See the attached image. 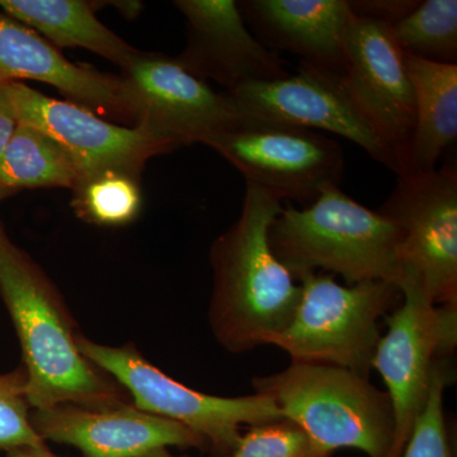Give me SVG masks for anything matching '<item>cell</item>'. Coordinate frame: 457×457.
Masks as SVG:
<instances>
[{
  "label": "cell",
  "instance_id": "1",
  "mask_svg": "<svg viewBox=\"0 0 457 457\" xmlns=\"http://www.w3.org/2000/svg\"><path fill=\"white\" fill-rule=\"evenodd\" d=\"M0 295L16 327L31 409L128 403L125 390L78 348L79 330L45 270L0 222Z\"/></svg>",
  "mask_w": 457,
  "mask_h": 457
},
{
  "label": "cell",
  "instance_id": "2",
  "mask_svg": "<svg viewBox=\"0 0 457 457\" xmlns=\"http://www.w3.org/2000/svg\"><path fill=\"white\" fill-rule=\"evenodd\" d=\"M282 207L269 192L246 185L239 218L210 249L209 323L216 341L231 353L270 345L296 311L300 286L270 245V225Z\"/></svg>",
  "mask_w": 457,
  "mask_h": 457
},
{
  "label": "cell",
  "instance_id": "3",
  "mask_svg": "<svg viewBox=\"0 0 457 457\" xmlns=\"http://www.w3.org/2000/svg\"><path fill=\"white\" fill-rule=\"evenodd\" d=\"M270 245L295 279L321 270L342 276L347 286L399 282L395 224L343 194L339 186L324 189L309 206L282 207L270 225Z\"/></svg>",
  "mask_w": 457,
  "mask_h": 457
},
{
  "label": "cell",
  "instance_id": "4",
  "mask_svg": "<svg viewBox=\"0 0 457 457\" xmlns=\"http://www.w3.org/2000/svg\"><path fill=\"white\" fill-rule=\"evenodd\" d=\"M253 387L275 400L282 417L302 427L330 455L338 449L360 450L369 457L392 453V402L366 376L338 366L293 361L284 371L253 378Z\"/></svg>",
  "mask_w": 457,
  "mask_h": 457
},
{
  "label": "cell",
  "instance_id": "5",
  "mask_svg": "<svg viewBox=\"0 0 457 457\" xmlns=\"http://www.w3.org/2000/svg\"><path fill=\"white\" fill-rule=\"evenodd\" d=\"M300 299L290 324L270 345L294 362L324 363L368 378L381 333L378 320L399 293L384 281L342 286L335 276H300Z\"/></svg>",
  "mask_w": 457,
  "mask_h": 457
},
{
  "label": "cell",
  "instance_id": "6",
  "mask_svg": "<svg viewBox=\"0 0 457 457\" xmlns=\"http://www.w3.org/2000/svg\"><path fill=\"white\" fill-rule=\"evenodd\" d=\"M78 348L134 399V405L187 427L219 456L230 457L240 427L281 420L275 400L264 394L222 398L191 389L150 363L134 343L110 347L78 335Z\"/></svg>",
  "mask_w": 457,
  "mask_h": 457
},
{
  "label": "cell",
  "instance_id": "7",
  "mask_svg": "<svg viewBox=\"0 0 457 457\" xmlns=\"http://www.w3.org/2000/svg\"><path fill=\"white\" fill-rule=\"evenodd\" d=\"M378 212L399 233L400 278L433 303H457V170L455 162L398 177Z\"/></svg>",
  "mask_w": 457,
  "mask_h": 457
},
{
  "label": "cell",
  "instance_id": "8",
  "mask_svg": "<svg viewBox=\"0 0 457 457\" xmlns=\"http://www.w3.org/2000/svg\"><path fill=\"white\" fill-rule=\"evenodd\" d=\"M245 177L246 185L302 207L338 186L341 144L323 132L282 125H239L204 143Z\"/></svg>",
  "mask_w": 457,
  "mask_h": 457
},
{
  "label": "cell",
  "instance_id": "9",
  "mask_svg": "<svg viewBox=\"0 0 457 457\" xmlns=\"http://www.w3.org/2000/svg\"><path fill=\"white\" fill-rule=\"evenodd\" d=\"M134 128L179 149L240 125L225 92L195 77L176 57L137 51L119 75Z\"/></svg>",
  "mask_w": 457,
  "mask_h": 457
},
{
  "label": "cell",
  "instance_id": "10",
  "mask_svg": "<svg viewBox=\"0 0 457 457\" xmlns=\"http://www.w3.org/2000/svg\"><path fill=\"white\" fill-rule=\"evenodd\" d=\"M403 303L386 317L387 330L376 347L372 369L387 387L395 418L394 450L403 451L425 408L432 376L457 345V303L437 306L411 285L398 287Z\"/></svg>",
  "mask_w": 457,
  "mask_h": 457
},
{
  "label": "cell",
  "instance_id": "11",
  "mask_svg": "<svg viewBox=\"0 0 457 457\" xmlns=\"http://www.w3.org/2000/svg\"><path fill=\"white\" fill-rule=\"evenodd\" d=\"M240 125H282L338 135L400 176L398 158L365 121L345 92L342 75L299 62L296 74L225 92Z\"/></svg>",
  "mask_w": 457,
  "mask_h": 457
},
{
  "label": "cell",
  "instance_id": "12",
  "mask_svg": "<svg viewBox=\"0 0 457 457\" xmlns=\"http://www.w3.org/2000/svg\"><path fill=\"white\" fill-rule=\"evenodd\" d=\"M342 82L361 116L398 158L399 177L404 176L416 128V99L392 26L352 16Z\"/></svg>",
  "mask_w": 457,
  "mask_h": 457
},
{
  "label": "cell",
  "instance_id": "13",
  "mask_svg": "<svg viewBox=\"0 0 457 457\" xmlns=\"http://www.w3.org/2000/svg\"><path fill=\"white\" fill-rule=\"evenodd\" d=\"M4 86L17 122L56 140L79 164L84 177L104 170L141 177L150 159L176 150L143 129L107 121L87 108L51 98L26 84L4 82Z\"/></svg>",
  "mask_w": 457,
  "mask_h": 457
},
{
  "label": "cell",
  "instance_id": "14",
  "mask_svg": "<svg viewBox=\"0 0 457 457\" xmlns=\"http://www.w3.org/2000/svg\"><path fill=\"white\" fill-rule=\"evenodd\" d=\"M31 423L45 442L77 447L84 457H152L168 447H209L187 427L129 402L101 408L60 404L33 409Z\"/></svg>",
  "mask_w": 457,
  "mask_h": 457
},
{
  "label": "cell",
  "instance_id": "15",
  "mask_svg": "<svg viewBox=\"0 0 457 457\" xmlns=\"http://www.w3.org/2000/svg\"><path fill=\"white\" fill-rule=\"evenodd\" d=\"M187 21V42L176 57L186 71L225 92L287 77L284 60L249 31L236 0H177Z\"/></svg>",
  "mask_w": 457,
  "mask_h": 457
},
{
  "label": "cell",
  "instance_id": "16",
  "mask_svg": "<svg viewBox=\"0 0 457 457\" xmlns=\"http://www.w3.org/2000/svg\"><path fill=\"white\" fill-rule=\"evenodd\" d=\"M20 79L49 84L71 104L134 128L119 75L73 64L37 32L0 13V82Z\"/></svg>",
  "mask_w": 457,
  "mask_h": 457
},
{
  "label": "cell",
  "instance_id": "17",
  "mask_svg": "<svg viewBox=\"0 0 457 457\" xmlns=\"http://www.w3.org/2000/svg\"><path fill=\"white\" fill-rule=\"evenodd\" d=\"M237 5L267 49L294 54L319 71L345 73V37L353 16L348 0H245Z\"/></svg>",
  "mask_w": 457,
  "mask_h": 457
},
{
  "label": "cell",
  "instance_id": "18",
  "mask_svg": "<svg viewBox=\"0 0 457 457\" xmlns=\"http://www.w3.org/2000/svg\"><path fill=\"white\" fill-rule=\"evenodd\" d=\"M416 99V128L407 174L436 170L457 137V65L437 64L403 53Z\"/></svg>",
  "mask_w": 457,
  "mask_h": 457
},
{
  "label": "cell",
  "instance_id": "19",
  "mask_svg": "<svg viewBox=\"0 0 457 457\" xmlns=\"http://www.w3.org/2000/svg\"><path fill=\"white\" fill-rule=\"evenodd\" d=\"M0 8L60 49H86L125 68L137 49L107 29L83 0H0Z\"/></svg>",
  "mask_w": 457,
  "mask_h": 457
},
{
  "label": "cell",
  "instance_id": "20",
  "mask_svg": "<svg viewBox=\"0 0 457 457\" xmlns=\"http://www.w3.org/2000/svg\"><path fill=\"white\" fill-rule=\"evenodd\" d=\"M84 173L73 156L44 131L18 123L0 155V183L9 191L68 188L74 191Z\"/></svg>",
  "mask_w": 457,
  "mask_h": 457
},
{
  "label": "cell",
  "instance_id": "21",
  "mask_svg": "<svg viewBox=\"0 0 457 457\" xmlns=\"http://www.w3.org/2000/svg\"><path fill=\"white\" fill-rule=\"evenodd\" d=\"M402 53L437 64L457 65V2L426 0L392 26Z\"/></svg>",
  "mask_w": 457,
  "mask_h": 457
},
{
  "label": "cell",
  "instance_id": "22",
  "mask_svg": "<svg viewBox=\"0 0 457 457\" xmlns=\"http://www.w3.org/2000/svg\"><path fill=\"white\" fill-rule=\"evenodd\" d=\"M73 192L75 215L99 227H122L139 216L143 195L140 177L120 170L89 174Z\"/></svg>",
  "mask_w": 457,
  "mask_h": 457
},
{
  "label": "cell",
  "instance_id": "23",
  "mask_svg": "<svg viewBox=\"0 0 457 457\" xmlns=\"http://www.w3.org/2000/svg\"><path fill=\"white\" fill-rule=\"evenodd\" d=\"M293 420L251 426L240 435L230 457H330Z\"/></svg>",
  "mask_w": 457,
  "mask_h": 457
},
{
  "label": "cell",
  "instance_id": "24",
  "mask_svg": "<svg viewBox=\"0 0 457 457\" xmlns=\"http://www.w3.org/2000/svg\"><path fill=\"white\" fill-rule=\"evenodd\" d=\"M450 381V370L444 361H438L433 371L428 399L414 422L400 457H453L444 409L445 389Z\"/></svg>",
  "mask_w": 457,
  "mask_h": 457
},
{
  "label": "cell",
  "instance_id": "25",
  "mask_svg": "<svg viewBox=\"0 0 457 457\" xmlns=\"http://www.w3.org/2000/svg\"><path fill=\"white\" fill-rule=\"evenodd\" d=\"M44 444L32 427L25 369L0 375V451L14 453Z\"/></svg>",
  "mask_w": 457,
  "mask_h": 457
},
{
  "label": "cell",
  "instance_id": "26",
  "mask_svg": "<svg viewBox=\"0 0 457 457\" xmlns=\"http://www.w3.org/2000/svg\"><path fill=\"white\" fill-rule=\"evenodd\" d=\"M350 8L354 16L372 18L389 26L395 25L402 18L411 13L417 7L414 0H361L350 2Z\"/></svg>",
  "mask_w": 457,
  "mask_h": 457
},
{
  "label": "cell",
  "instance_id": "27",
  "mask_svg": "<svg viewBox=\"0 0 457 457\" xmlns=\"http://www.w3.org/2000/svg\"><path fill=\"white\" fill-rule=\"evenodd\" d=\"M18 122L14 116L13 108L9 101L4 82H0V155L16 130Z\"/></svg>",
  "mask_w": 457,
  "mask_h": 457
},
{
  "label": "cell",
  "instance_id": "28",
  "mask_svg": "<svg viewBox=\"0 0 457 457\" xmlns=\"http://www.w3.org/2000/svg\"><path fill=\"white\" fill-rule=\"evenodd\" d=\"M33 453H36L38 457H57L51 453L49 447L46 446V444L41 445V446L35 447V449H31Z\"/></svg>",
  "mask_w": 457,
  "mask_h": 457
},
{
  "label": "cell",
  "instance_id": "29",
  "mask_svg": "<svg viewBox=\"0 0 457 457\" xmlns=\"http://www.w3.org/2000/svg\"><path fill=\"white\" fill-rule=\"evenodd\" d=\"M11 453L12 457H38L31 449L18 450Z\"/></svg>",
  "mask_w": 457,
  "mask_h": 457
},
{
  "label": "cell",
  "instance_id": "30",
  "mask_svg": "<svg viewBox=\"0 0 457 457\" xmlns=\"http://www.w3.org/2000/svg\"><path fill=\"white\" fill-rule=\"evenodd\" d=\"M11 195H13V192L9 191V189L5 188L4 186L0 183V201L4 200V198H7L8 196H11Z\"/></svg>",
  "mask_w": 457,
  "mask_h": 457
},
{
  "label": "cell",
  "instance_id": "31",
  "mask_svg": "<svg viewBox=\"0 0 457 457\" xmlns=\"http://www.w3.org/2000/svg\"><path fill=\"white\" fill-rule=\"evenodd\" d=\"M152 457H179V456H173L171 453H170V451H163V453H158V455L152 456Z\"/></svg>",
  "mask_w": 457,
  "mask_h": 457
},
{
  "label": "cell",
  "instance_id": "32",
  "mask_svg": "<svg viewBox=\"0 0 457 457\" xmlns=\"http://www.w3.org/2000/svg\"><path fill=\"white\" fill-rule=\"evenodd\" d=\"M403 453H398V451H392V453H390L389 457H400L402 456Z\"/></svg>",
  "mask_w": 457,
  "mask_h": 457
}]
</instances>
